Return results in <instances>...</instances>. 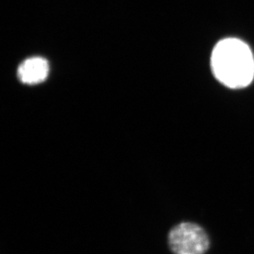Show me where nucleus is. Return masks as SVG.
I'll use <instances>...</instances> for the list:
<instances>
[{
  "instance_id": "nucleus-1",
  "label": "nucleus",
  "mask_w": 254,
  "mask_h": 254,
  "mask_svg": "<svg viewBox=\"0 0 254 254\" xmlns=\"http://www.w3.org/2000/svg\"><path fill=\"white\" fill-rule=\"evenodd\" d=\"M211 64L216 78L231 88L245 87L254 77L252 54L245 44L235 39L225 40L216 46Z\"/></svg>"
},
{
  "instance_id": "nucleus-2",
  "label": "nucleus",
  "mask_w": 254,
  "mask_h": 254,
  "mask_svg": "<svg viewBox=\"0 0 254 254\" xmlns=\"http://www.w3.org/2000/svg\"><path fill=\"white\" fill-rule=\"evenodd\" d=\"M168 244L175 254H204L210 247L205 230L191 222H183L173 227L169 233Z\"/></svg>"
},
{
  "instance_id": "nucleus-3",
  "label": "nucleus",
  "mask_w": 254,
  "mask_h": 254,
  "mask_svg": "<svg viewBox=\"0 0 254 254\" xmlns=\"http://www.w3.org/2000/svg\"><path fill=\"white\" fill-rule=\"evenodd\" d=\"M50 72L49 63L46 59L33 57L27 59L19 65L17 77L27 85L39 84L46 81Z\"/></svg>"
}]
</instances>
